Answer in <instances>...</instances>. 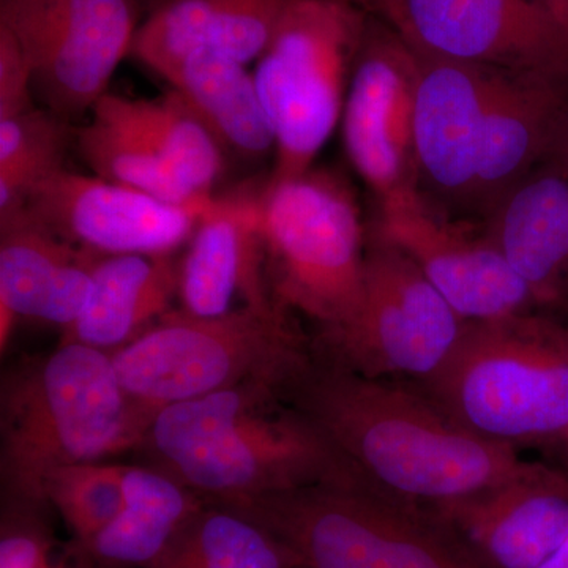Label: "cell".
Listing matches in <instances>:
<instances>
[{"label": "cell", "instance_id": "obj_32", "mask_svg": "<svg viewBox=\"0 0 568 568\" xmlns=\"http://www.w3.org/2000/svg\"><path fill=\"white\" fill-rule=\"evenodd\" d=\"M349 6L366 11V13L379 14L383 20L390 21L394 17L399 0H342Z\"/></svg>", "mask_w": 568, "mask_h": 568}, {"label": "cell", "instance_id": "obj_3", "mask_svg": "<svg viewBox=\"0 0 568 568\" xmlns=\"http://www.w3.org/2000/svg\"><path fill=\"white\" fill-rule=\"evenodd\" d=\"M2 480L13 506H44L54 470L144 443L152 418L122 387L112 354L61 343L2 386Z\"/></svg>", "mask_w": 568, "mask_h": 568}, {"label": "cell", "instance_id": "obj_13", "mask_svg": "<svg viewBox=\"0 0 568 568\" xmlns=\"http://www.w3.org/2000/svg\"><path fill=\"white\" fill-rule=\"evenodd\" d=\"M213 200L174 204L61 168L32 186L26 209L63 241L100 256L174 254L189 244Z\"/></svg>", "mask_w": 568, "mask_h": 568}, {"label": "cell", "instance_id": "obj_26", "mask_svg": "<svg viewBox=\"0 0 568 568\" xmlns=\"http://www.w3.org/2000/svg\"><path fill=\"white\" fill-rule=\"evenodd\" d=\"M297 556L254 519L215 504L197 511L151 568H295Z\"/></svg>", "mask_w": 568, "mask_h": 568}, {"label": "cell", "instance_id": "obj_20", "mask_svg": "<svg viewBox=\"0 0 568 568\" xmlns=\"http://www.w3.org/2000/svg\"><path fill=\"white\" fill-rule=\"evenodd\" d=\"M291 0H160L134 36L132 54L166 81L190 54L211 50L256 62Z\"/></svg>", "mask_w": 568, "mask_h": 568}, {"label": "cell", "instance_id": "obj_23", "mask_svg": "<svg viewBox=\"0 0 568 568\" xmlns=\"http://www.w3.org/2000/svg\"><path fill=\"white\" fill-rule=\"evenodd\" d=\"M204 506L164 470L125 466L121 511L81 551L95 568H151Z\"/></svg>", "mask_w": 568, "mask_h": 568}, {"label": "cell", "instance_id": "obj_21", "mask_svg": "<svg viewBox=\"0 0 568 568\" xmlns=\"http://www.w3.org/2000/svg\"><path fill=\"white\" fill-rule=\"evenodd\" d=\"M485 237L526 283L551 304L568 282V171L559 162L530 173L488 212Z\"/></svg>", "mask_w": 568, "mask_h": 568}, {"label": "cell", "instance_id": "obj_2", "mask_svg": "<svg viewBox=\"0 0 568 568\" xmlns=\"http://www.w3.org/2000/svg\"><path fill=\"white\" fill-rule=\"evenodd\" d=\"M278 388L244 384L175 403L145 446L160 469L215 506L320 484L355 470Z\"/></svg>", "mask_w": 568, "mask_h": 568}, {"label": "cell", "instance_id": "obj_15", "mask_svg": "<svg viewBox=\"0 0 568 568\" xmlns=\"http://www.w3.org/2000/svg\"><path fill=\"white\" fill-rule=\"evenodd\" d=\"M424 510L474 562L537 568L568 536V476L534 463L506 484Z\"/></svg>", "mask_w": 568, "mask_h": 568}, {"label": "cell", "instance_id": "obj_18", "mask_svg": "<svg viewBox=\"0 0 568 568\" xmlns=\"http://www.w3.org/2000/svg\"><path fill=\"white\" fill-rule=\"evenodd\" d=\"M416 95L418 174L470 204L496 71L420 54Z\"/></svg>", "mask_w": 568, "mask_h": 568}, {"label": "cell", "instance_id": "obj_29", "mask_svg": "<svg viewBox=\"0 0 568 568\" xmlns=\"http://www.w3.org/2000/svg\"><path fill=\"white\" fill-rule=\"evenodd\" d=\"M125 466L78 463L44 481V503L54 506L78 547H85L118 517L123 506Z\"/></svg>", "mask_w": 568, "mask_h": 568}, {"label": "cell", "instance_id": "obj_14", "mask_svg": "<svg viewBox=\"0 0 568 568\" xmlns=\"http://www.w3.org/2000/svg\"><path fill=\"white\" fill-rule=\"evenodd\" d=\"M375 237L406 253L463 320L528 313L536 295L487 237L437 215L420 192L381 201Z\"/></svg>", "mask_w": 568, "mask_h": 568}, {"label": "cell", "instance_id": "obj_17", "mask_svg": "<svg viewBox=\"0 0 568 568\" xmlns=\"http://www.w3.org/2000/svg\"><path fill=\"white\" fill-rule=\"evenodd\" d=\"M100 254L71 245L28 209L0 215V347L20 320L69 328L84 310Z\"/></svg>", "mask_w": 568, "mask_h": 568}, {"label": "cell", "instance_id": "obj_33", "mask_svg": "<svg viewBox=\"0 0 568 568\" xmlns=\"http://www.w3.org/2000/svg\"><path fill=\"white\" fill-rule=\"evenodd\" d=\"M568 32V0H536Z\"/></svg>", "mask_w": 568, "mask_h": 568}, {"label": "cell", "instance_id": "obj_28", "mask_svg": "<svg viewBox=\"0 0 568 568\" xmlns=\"http://www.w3.org/2000/svg\"><path fill=\"white\" fill-rule=\"evenodd\" d=\"M69 126L44 108L0 119V215L24 207L36 183L63 168Z\"/></svg>", "mask_w": 568, "mask_h": 568}, {"label": "cell", "instance_id": "obj_25", "mask_svg": "<svg viewBox=\"0 0 568 568\" xmlns=\"http://www.w3.org/2000/svg\"><path fill=\"white\" fill-rule=\"evenodd\" d=\"M93 110L141 134L194 193L213 196V186L226 166V151L203 119L173 89L153 100L106 93Z\"/></svg>", "mask_w": 568, "mask_h": 568}, {"label": "cell", "instance_id": "obj_22", "mask_svg": "<svg viewBox=\"0 0 568 568\" xmlns=\"http://www.w3.org/2000/svg\"><path fill=\"white\" fill-rule=\"evenodd\" d=\"M178 293L174 254L100 256L84 310L62 343L115 353L173 312Z\"/></svg>", "mask_w": 568, "mask_h": 568}, {"label": "cell", "instance_id": "obj_31", "mask_svg": "<svg viewBox=\"0 0 568 568\" xmlns=\"http://www.w3.org/2000/svg\"><path fill=\"white\" fill-rule=\"evenodd\" d=\"M36 106L33 70L20 41L0 24V119Z\"/></svg>", "mask_w": 568, "mask_h": 568}, {"label": "cell", "instance_id": "obj_8", "mask_svg": "<svg viewBox=\"0 0 568 568\" xmlns=\"http://www.w3.org/2000/svg\"><path fill=\"white\" fill-rule=\"evenodd\" d=\"M369 17L342 0H291L254 67L275 140L272 181L312 170L342 119Z\"/></svg>", "mask_w": 568, "mask_h": 568}, {"label": "cell", "instance_id": "obj_11", "mask_svg": "<svg viewBox=\"0 0 568 568\" xmlns=\"http://www.w3.org/2000/svg\"><path fill=\"white\" fill-rule=\"evenodd\" d=\"M420 59L390 22L369 18L355 58L343 141L351 164L377 200L417 192L416 95Z\"/></svg>", "mask_w": 568, "mask_h": 568}, {"label": "cell", "instance_id": "obj_7", "mask_svg": "<svg viewBox=\"0 0 568 568\" xmlns=\"http://www.w3.org/2000/svg\"><path fill=\"white\" fill-rule=\"evenodd\" d=\"M265 271L275 304L323 328L334 346L353 327L364 290L361 209L327 170L272 181L261 192Z\"/></svg>", "mask_w": 568, "mask_h": 568}, {"label": "cell", "instance_id": "obj_10", "mask_svg": "<svg viewBox=\"0 0 568 568\" xmlns=\"http://www.w3.org/2000/svg\"><path fill=\"white\" fill-rule=\"evenodd\" d=\"M136 20V0H2L0 9L31 61L36 99L65 122L106 95Z\"/></svg>", "mask_w": 568, "mask_h": 568}, {"label": "cell", "instance_id": "obj_34", "mask_svg": "<svg viewBox=\"0 0 568 568\" xmlns=\"http://www.w3.org/2000/svg\"><path fill=\"white\" fill-rule=\"evenodd\" d=\"M537 568H568V536L559 545L558 549Z\"/></svg>", "mask_w": 568, "mask_h": 568}, {"label": "cell", "instance_id": "obj_30", "mask_svg": "<svg viewBox=\"0 0 568 568\" xmlns=\"http://www.w3.org/2000/svg\"><path fill=\"white\" fill-rule=\"evenodd\" d=\"M36 511L14 506V511L3 517L0 568H95L80 547L59 551L54 538L33 515Z\"/></svg>", "mask_w": 568, "mask_h": 568}, {"label": "cell", "instance_id": "obj_27", "mask_svg": "<svg viewBox=\"0 0 568 568\" xmlns=\"http://www.w3.org/2000/svg\"><path fill=\"white\" fill-rule=\"evenodd\" d=\"M78 151L93 174L174 204H203L173 166L141 134L99 110L77 133Z\"/></svg>", "mask_w": 568, "mask_h": 568}, {"label": "cell", "instance_id": "obj_9", "mask_svg": "<svg viewBox=\"0 0 568 568\" xmlns=\"http://www.w3.org/2000/svg\"><path fill=\"white\" fill-rule=\"evenodd\" d=\"M465 325L406 253L373 237L357 320L328 357L365 376L422 383L443 368Z\"/></svg>", "mask_w": 568, "mask_h": 568}, {"label": "cell", "instance_id": "obj_12", "mask_svg": "<svg viewBox=\"0 0 568 568\" xmlns=\"http://www.w3.org/2000/svg\"><path fill=\"white\" fill-rule=\"evenodd\" d=\"M388 22L428 58L568 80V32L536 0H399Z\"/></svg>", "mask_w": 568, "mask_h": 568}, {"label": "cell", "instance_id": "obj_1", "mask_svg": "<svg viewBox=\"0 0 568 568\" xmlns=\"http://www.w3.org/2000/svg\"><path fill=\"white\" fill-rule=\"evenodd\" d=\"M283 398L369 485L420 508L506 484L534 465L452 420L413 384L362 375L328 355H315Z\"/></svg>", "mask_w": 568, "mask_h": 568}, {"label": "cell", "instance_id": "obj_24", "mask_svg": "<svg viewBox=\"0 0 568 568\" xmlns=\"http://www.w3.org/2000/svg\"><path fill=\"white\" fill-rule=\"evenodd\" d=\"M222 142L224 151L244 159L275 152L253 71L211 50L193 52L166 80Z\"/></svg>", "mask_w": 568, "mask_h": 568}, {"label": "cell", "instance_id": "obj_35", "mask_svg": "<svg viewBox=\"0 0 568 568\" xmlns=\"http://www.w3.org/2000/svg\"><path fill=\"white\" fill-rule=\"evenodd\" d=\"M295 568H305V567H302V566H301V567H295Z\"/></svg>", "mask_w": 568, "mask_h": 568}, {"label": "cell", "instance_id": "obj_36", "mask_svg": "<svg viewBox=\"0 0 568 568\" xmlns=\"http://www.w3.org/2000/svg\"><path fill=\"white\" fill-rule=\"evenodd\" d=\"M568 444V443H567Z\"/></svg>", "mask_w": 568, "mask_h": 568}, {"label": "cell", "instance_id": "obj_6", "mask_svg": "<svg viewBox=\"0 0 568 568\" xmlns=\"http://www.w3.org/2000/svg\"><path fill=\"white\" fill-rule=\"evenodd\" d=\"M223 507L271 530L305 568H478L424 508L357 470Z\"/></svg>", "mask_w": 568, "mask_h": 568}, {"label": "cell", "instance_id": "obj_5", "mask_svg": "<svg viewBox=\"0 0 568 568\" xmlns=\"http://www.w3.org/2000/svg\"><path fill=\"white\" fill-rule=\"evenodd\" d=\"M315 354L280 306H241L219 317L173 310L112 353L126 395L149 417L175 403L265 384L282 394Z\"/></svg>", "mask_w": 568, "mask_h": 568}, {"label": "cell", "instance_id": "obj_4", "mask_svg": "<svg viewBox=\"0 0 568 568\" xmlns=\"http://www.w3.org/2000/svg\"><path fill=\"white\" fill-rule=\"evenodd\" d=\"M413 386L493 443H568V328L530 312L466 321L443 368Z\"/></svg>", "mask_w": 568, "mask_h": 568}, {"label": "cell", "instance_id": "obj_16", "mask_svg": "<svg viewBox=\"0 0 568 568\" xmlns=\"http://www.w3.org/2000/svg\"><path fill=\"white\" fill-rule=\"evenodd\" d=\"M186 245L178 293L186 315L224 316L239 301L254 308L278 306L265 271L261 193L215 197Z\"/></svg>", "mask_w": 568, "mask_h": 568}, {"label": "cell", "instance_id": "obj_19", "mask_svg": "<svg viewBox=\"0 0 568 568\" xmlns=\"http://www.w3.org/2000/svg\"><path fill=\"white\" fill-rule=\"evenodd\" d=\"M568 140V80L496 71L470 204L485 212Z\"/></svg>", "mask_w": 568, "mask_h": 568}]
</instances>
